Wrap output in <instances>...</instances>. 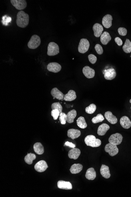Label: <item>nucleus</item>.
Returning a JSON list of instances; mask_svg holds the SVG:
<instances>
[{"label": "nucleus", "instance_id": "1", "mask_svg": "<svg viewBox=\"0 0 131 197\" xmlns=\"http://www.w3.org/2000/svg\"><path fill=\"white\" fill-rule=\"evenodd\" d=\"M29 22V16L23 11L18 12L17 16L16 23L19 27L24 28L28 25Z\"/></svg>", "mask_w": 131, "mask_h": 197}, {"label": "nucleus", "instance_id": "2", "mask_svg": "<svg viewBox=\"0 0 131 197\" xmlns=\"http://www.w3.org/2000/svg\"><path fill=\"white\" fill-rule=\"evenodd\" d=\"M84 142L88 146L92 147H98L100 146L101 144L100 140L96 139L95 137L93 135H89L86 137Z\"/></svg>", "mask_w": 131, "mask_h": 197}, {"label": "nucleus", "instance_id": "3", "mask_svg": "<svg viewBox=\"0 0 131 197\" xmlns=\"http://www.w3.org/2000/svg\"><path fill=\"white\" fill-rule=\"evenodd\" d=\"M41 43L40 37L36 35H32L28 43V48L32 49H35L39 47Z\"/></svg>", "mask_w": 131, "mask_h": 197}, {"label": "nucleus", "instance_id": "4", "mask_svg": "<svg viewBox=\"0 0 131 197\" xmlns=\"http://www.w3.org/2000/svg\"><path fill=\"white\" fill-rule=\"evenodd\" d=\"M59 53V48L58 45L53 42H50L48 46L47 55L49 56H54Z\"/></svg>", "mask_w": 131, "mask_h": 197}, {"label": "nucleus", "instance_id": "5", "mask_svg": "<svg viewBox=\"0 0 131 197\" xmlns=\"http://www.w3.org/2000/svg\"><path fill=\"white\" fill-rule=\"evenodd\" d=\"M90 46V43L87 39H82L78 46V51L80 53L84 54L88 51Z\"/></svg>", "mask_w": 131, "mask_h": 197}, {"label": "nucleus", "instance_id": "6", "mask_svg": "<svg viewBox=\"0 0 131 197\" xmlns=\"http://www.w3.org/2000/svg\"><path fill=\"white\" fill-rule=\"evenodd\" d=\"M105 150L111 156H115L119 152V149L117 147V145L109 143L105 146Z\"/></svg>", "mask_w": 131, "mask_h": 197}, {"label": "nucleus", "instance_id": "7", "mask_svg": "<svg viewBox=\"0 0 131 197\" xmlns=\"http://www.w3.org/2000/svg\"><path fill=\"white\" fill-rule=\"evenodd\" d=\"M10 2L12 5L18 10H22L27 6L26 1L25 0H11Z\"/></svg>", "mask_w": 131, "mask_h": 197}, {"label": "nucleus", "instance_id": "8", "mask_svg": "<svg viewBox=\"0 0 131 197\" xmlns=\"http://www.w3.org/2000/svg\"><path fill=\"white\" fill-rule=\"evenodd\" d=\"M122 139L123 137L120 133H116L115 134H112L109 137V142L111 144L118 145H120L122 143Z\"/></svg>", "mask_w": 131, "mask_h": 197}, {"label": "nucleus", "instance_id": "9", "mask_svg": "<svg viewBox=\"0 0 131 197\" xmlns=\"http://www.w3.org/2000/svg\"><path fill=\"white\" fill-rule=\"evenodd\" d=\"M103 74L105 79L111 80L114 79L116 76V72L113 68H110L104 71Z\"/></svg>", "mask_w": 131, "mask_h": 197}, {"label": "nucleus", "instance_id": "10", "mask_svg": "<svg viewBox=\"0 0 131 197\" xmlns=\"http://www.w3.org/2000/svg\"><path fill=\"white\" fill-rule=\"evenodd\" d=\"M48 168V166L47 162L44 160L38 161L34 166V168L35 171L38 172H45Z\"/></svg>", "mask_w": 131, "mask_h": 197}, {"label": "nucleus", "instance_id": "11", "mask_svg": "<svg viewBox=\"0 0 131 197\" xmlns=\"http://www.w3.org/2000/svg\"><path fill=\"white\" fill-rule=\"evenodd\" d=\"M47 69L50 72L57 73L61 70V66L56 62H51L48 65Z\"/></svg>", "mask_w": 131, "mask_h": 197}, {"label": "nucleus", "instance_id": "12", "mask_svg": "<svg viewBox=\"0 0 131 197\" xmlns=\"http://www.w3.org/2000/svg\"><path fill=\"white\" fill-rule=\"evenodd\" d=\"M82 72L85 77L89 79L93 78L95 76V71L94 70L88 66H86L83 68Z\"/></svg>", "mask_w": 131, "mask_h": 197}, {"label": "nucleus", "instance_id": "13", "mask_svg": "<svg viewBox=\"0 0 131 197\" xmlns=\"http://www.w3.org/2000/svg\"><path fill=\"white\" fill-rule=\"evenodd\" d=\"M112 16L110 14H107L104 16L102 20L103 26L106 29L109 28L112 26Z\"/></svg>", "mask_w": 131, "mask_h": 197}, {"label": "nucleus", "instance_id": "14", "mask_svg": "<svg viewBox=\"0 0 131 197\" xmlns=\"http://www.w3.org/2000/svg\"><path fill=\"white\" fill-rule=\"evenodd\" d=\"M93 29L94 35L97 37L101 36L104 30L103 26L100 24L97 23H95L93 26Z\"/></svg>", "mask_w": 131, "mask_h": 197}, {"label": "nucleus", "instance_id": "15", "mask_svg": "<svg viewBox=\"0 0 131 197\" xmlns=\"http://www.w3.org/2000/svg\"><path fill=\"white\" fill-rule=\"evenodd\" d=\"M81 153L80 149L78 148H73L69 151L68 156L69 158L71 159L76 160L78 159Z\"/></svg>", "mask_w": 131, "mask_h": 197}, {"label": "nucleus", "instance_id": "16", "mask_svg": "<svg viewBox=\"0 0 131 197\" xmlns=\"http://www.w3.org/2000/svg\"><path fill=\"white\" fill-rule=\"evenodd\" d=\"M58 188L64 190H71L72 188V184L70 182L59 181L57 183Z\"/></svg>", "mask_w": 131, "mask_h": 197}, {"label": "nucleus", "instance_id": "17", "mask_svg": "<svg viewBox=\"0 0 131 197\" xmlns=\"http://www.w3.org/2000/svg\"><path fill=\"white\" fill-rule=\"evenodd\" d=\"M81 135L80 130L76 129H70L68 131L67 135L68 137L71 138L73 140L77 139Z\"/></svg>", "mask_w": 131, "mask_h": 197}, {"label": "nucleus", "instance_id": "18", "mask_svg": "<svg viewBox=\"0 0 131 197\" xmlns=\"http://www.w3.org/2000/svg\"><path fill=\"white\" fill-rule=\"evenodd\" d=\"M120 124L122 128L125 129H129L131 127V122L128 117L123 116L120 119Z\"/></svg>", "mask_w": 131, "mask_h": 197}, {"label": "nucleus", "instance_id": "19", "mask_svg": "<svg viewBox=\"0 0 131 197\" xmlns=\"http://www.w3.org/2000/svg\"><path fill=\"white\" fill-rule=\"evenodd\" d=\"M51 95L53 97L54 99H57L59 100H62L64 99V95L63 92L60 91L57 88H55L51 90Z\"/></svg>", "mask_w": 131, "mask_h": 197}, {"label": "nucleus", "instance_id": "20", "mask_svg": "<svg viewBox=\"0 0 131 197\" xmlns=\"http://www.w3.org/2000/svg\"><path fill=\"white\" fill-rule=\"evenodd\" d=\"M105 116L106 120L111 124H114L117 122V118L113 115L111 111H108L105 113Z\"/></svg>", "mask_w": 131, "mask_h": 197}, {"label": "nucleus", "instance_id": "21", "mask_svg": "<svg viewBox=\"0 0 131 197\" xmlns=\"http://www.w3.org/2000/svg\"><path fill=\"white\" fill-rule=\"evenodd\" d=\"M110 128L109 126L106 124L104 123L99 127L97 130V134L100 136H103L107 131Z\"/></svg>", "mask_w": 131, "mask_h": 197}, {"label": "nucleus", "instance_id": "22", "mask_svg": "<svg viewBox=\"0 0 131 197\" xmlns=\"http://www.w3.org/2000/svg\"><path fill=\"white\" fill-rule=\"evenodd\" d=\"M100 172L102 176L104 178L108 179L111 176L109 167L104 164H103L101 167Z\"/></svg>", "mask_w": 131, "mask_h": 197}, {"label": "nucleus", "instance_id": "23", "mask_svg": "<svg viewBox=\"0 0 131 197\" xmlns=\"http://www.w3.org/2000/svg\"><path fill=\"white\" fill-rule=\"evenodd\" d=\"M111 37L107 32H104L101 36V41L104 45H106L111 41Z\"/></svg>", "mask_w": 131, "mask_h": 197}, {"label": "nucleus", "instance_id": "24", "mask_svg": "<svg viewBox=\"0 0 131 197\" xmlns=\"http://www.w3.org/2000/svg\"><path fill=\"white\" fill-rule=\"evenodd\" d=\"M87 179L89 180H93L96 177V172L93 168H91L87 170L85 175Z\"/></svg>", "mask_w": 131, "mask_h": 197}, {"label": "nucleus", "instance_id": "25", "mask_svg": "<svg viewBox=\"0 0 131 197\" xmlns=\"http://www.w3.org/2000/svg\"><path fill=\"white\" fill-rule=\"evenodd\" d=\"M77 98L76 92L72 90H70L68 93L64 96V100L66 101H72L75 100Z\"/></svg>", "mask_w": 131, "mask_h": 197}, {"label": "nucleus", "instance_id": "26", "mask_svg": "<svg viewBox=\"0 0 131 197\" xmlns=\"http://www.w3.org/2000/svg\"><path fill=\"white\" fill-rule=\"evenodd\" d=\"M83 168V166L80 164H74L72 166L70 169L71 173L72 174H77L80 173Z\"/></svg>", "mask_w": 131, "mask_h": 197}, {"label": "nucleus", "instance_id": "27", "mask_svg": "<svg viewBox=\"0 0 131 197\" xmlns=\"http://www.w3.org/2000/svg\"><path fill=\"white\" fill-rule=\"evenodd\" d=\"M77 116V111L76 110L73 109L66 114L67 122L68 123H72L74 122L75 118Z\"/></svg>", "mask_w": 131, "mask_h": 197}, {"label": "nucleus", "instance_id": "28", "mask_svg": "<svg viewBox=\"0 0 131 197\" xmlns=\"http://www.w3.org/2000/svg\"><path fill=\"white\" fill-rule=\"evenodd\" d=\"M34 151L37 154L42 155L44 153V147L40 143H35L34 145Z\"/></svg>", "mask_w": 131, "mask_h": 197}, {"label": "nucleus", "instance_id": "29", "mask_svg": "<svg viewBox=\"0 0 131 197\" xmlns=\"http://www.w3.org/2000/svg\"><path fill=\"white\" fill-rule=\"evenodd\" d=\"M77 126L82 129H85L87 127V124L85 120L84 117H79L77 120Z\"/></svg>", "mask_w": 131, "mask_h": 197}, {"label": "nucleus", "instance_id": "30", "mask_svg": "<svg viewBox=\"0 0 131 197\" xmlns=\"http://www.w3.org/2000/svg\"><path fill=\"white\" fill-rule=\"evenodd\" d=\"M36 156L34 154H28L24 158V161L28 164H32L33 161L36 159Z\"/></svg>", "mask_w": 131, "mask_h": 197}, {"label": "nucleus", "instance_id": "31", "mask_svg": "<svg viewBox=\"0 0 131 197\" xmlns=\"http://www.w3.org/2000/svg\"><path fill=\"white\" fill-rule=\"evenodd\" d=\"M123 51L126 53L131 52V42L128 39H127L124 46L122 47Z\"/></svg>", "mask_w": 131, "mask_h": 197}, {"label": "nucleus", "instance_id": "32", "mask_svg": "<svg viewBox=\"0 0 131 197\" xmlns=\"http://www.w3.org/2000/svg\"><path fill=\"white\" fill-rule=\"evenodd\" d=\"M96 106L95 104H91L89 106L86 107L85 111L86 113L89 114H92L95 112L96 110Z\"/></svg>", "mask_w": 131, "mask_h": 197}, {"label": "nucleus", "instance_id": "33", "mask_svg": "<svg viewBox=\"0 0 131 197\" xmlns=\"http://www.w3.org/2000/svg\"><path fill=\"white\" fill-rule=\"evenodd\" d=\"M105 120V118L101 114H98L96 117H94L92 119V122L93 124L102 122Z\"/></svg>", "mask_w": 131, "mask_h": 197}, {"label": "nucleus", "instance_id": "34", "mask_svg": "<svg viewBox=\"0 0 131 197\" xmlns=\"http://www.w3.org/2000/svg\"><path fill=\"white\" fill-rule=\"evenodd\" d=\"M51 109L52 110L56 109L58 110L60 113L62 112V110H63V107L59 102L53 103L51 105Z\"/></svg>", "mask_w": 131, "mask_h": 197}, {"label": "nucleus", "instance_id": "35", "mask_svg": "<svg viewBox=\"0 0 131 197\" xmlns=\"http://www.w3.org/2000/svg\"><path fill=\"white\" fill-rule=\"evenodd\" d=\"M59 120L61 124L64 125L66 123L67 121V117L66 114L65 113L62 112L60 114Z\"/></svg>", "mask_w": 131, "mask_h": 197}, {"label": "nucleus", "instance_id": "36", "mask_svg": "<svg viewBox=\"0 0 131 197\" xmlns=\"http://www.w3.org/2000/svg\"><path fill=\"white\" fill-rule=\"evenodd\" d=\"M60 112L58 109H53L51 111V115L55 120H56L57 119L59 116L60 115Z\"/></svg>", "mask_w": 131, "mask_h": 197}, {"label": "nucleus", "instance_id": "37", "mask_svg": "<svg viewBox=\"0 0 131 197\" xmlns=\"http://www.w3.org/2000/svg\"><path fill=\"white\" fill-rule=\"evenodd\" d=\"M95 49L98 54L101 55L103 52V47L100 44H97L95 45Z\"/></svg>", "mask_w": 131, "mask_h": 197}, {"label": "nucleus", "instance_id": "38", "mask_svg": "<svg viewBox=\"0 0 131 197\" xmlns=\"http://www.w3.org/2000/svg\"><path fill=\"white\" fill-rule=\"evenodd\" d=\"M88 58L90 62L92 64H95L97 60V58L94 55L91 54L88 56Z\"/></svg>", "mask_w": 131, "mask_h": 197}, {"label": "nucleus", "instance_id": "39", "mask_svg": "<svg viewBox=\"0 0 131 197\" xmlns=\"http://www.w3.org/2000/svg\"><path fill=\"white\" fill-rule=\"evenodd\" d=\"M118 32L120 35L122 36H125L127 33V30L125 28L120 27L118 29Z\"/></svg>", "mask_w": 131, "mask_h": 197}, {"label": "nucleus", "instance_id": "40", "mask_svg": "<svg viewBox=\"0 0 131 197\" xmlns=\"http://www.w3.org/2000/svg\"><path fill=\"white\" fill-rule=\"evenodd\" d=\"M115 41L118 46H121L122 45V41L121 39L119 37H115Z\"/></svg>", "mask_w": 131, "mask_h": 197}, {"label": "nucleus", "instance_id": "41", "mask_svg": "<svg viewBox=\"0 0 131 197\" xmlns=\"http://www.w3.org/2000/svg\"><path fill=\"white\" fill-rule=\"evenodd\" d=\"M65 145L66 146H69L70 147H72V148H74V147H76V145L73 144L72 143H70V142L68 141L66 142Z\"/></svg>", "mask_w": 131, "mask_h": 197}, {"label": "nucleus", "instance_id": "42", "mask_svg": "<svg viewBox=\"0 0 131 197\" xmlns=\"http://www.w3.org/2000/svg\"><path fill=\"white\" fill-rule=\"evenodd\" d=\"M130 103H131V99L130 101Z\"/></svg>", "mask_w": 131, "mask_h": 197}, {"label": "nucleus", "instance_id": "43", "mask_svg": "<svg viewBox=\"0 0 131 197\" xmlns=\"http://www.w3.org/2000/svg\"><path fill=\"white\" fill-rule=\"evenodd\" d=\"M130 57H131V56H130Z\"/></svg>", "mask_w": 131, "mask_h": 197}, {"label": "nucleus", "instance_id": "44", "mask_svg": "<svg viewBox=\"0 0 131 197\" xmlns=\"http://www.w3.org/2000/svg\"></svg>", "mask_w": 131, "mask_h": 197}]
</instances>
